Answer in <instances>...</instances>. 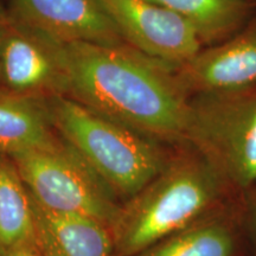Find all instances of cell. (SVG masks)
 Here are the masks:
<instances>
[{"instance_id":"6da1fadb","label":"cell","mask_w":256,"mask_h":256,"mask_svg":"<svg viewBox=\"0 0 256 256\" xmlns=\"http://www.w3.org/2000/svg\"><path fill=\"white\" fill-rule=\"evenodd\" d=\"M55 42L66 96L154 140L186 142L190 95L174 68L128 46Z\"/></svg>"},{"instance_id":"7a4b0ae2","label":"cell","mask_w":256,"mask_h":256,"mask_svg":"<svg viewBox=\"0 0 256 256\" xmlns=\"http://www.w3.org/2000/svg\"><path fill=\"white\" fill-rule=\"evenodd\" d=\"M223 182L200 154L168 162L120 209L110 228L114 250L121 256H134L197 222L215 206Z\"/></svg>"},{"instance_id":"3957f363","label":"cell","mask_w":256,"mask_h":256,"mask_svg":"<svg viewBox=\"0 0 256 256\" xmlns=\"http://www.w3.org/2000/svg\"><path fill=\"white\" fill-rule=\"evenodd\" d=\"M54 128L113 192L132 198L168 160L152 138L108 119L66 95L46 98Z\"/></svg>"},{"instance_id":"277c9868","label":"cell","mask_w":256,"mask_h":256,"mask_svg":"<svg viewBox=\"0 0 256 256\" xmlns=\"http://www.w3.org/2000/svg\"><path fill=\"white\" fill-rule=\"evenodd\" d=\"M186 142L224 182L240 190L256 183V84L190 98Z\"/></svg>"},{"instance_id":"5b68a950","label":"cell","mask_w":256,"mask_h":256,"mask_svg":"<svg viewBox=\"0 0 256 256\" xmlns=\"http://www.w3.org/2000/svg\"><path fill=\"white\" fill-rule=\"evenodd\" d=\"M10 158L30 196L42 206L113 226L120 208L112 200L110 190L66 142L56 139Z\"/></svg>"},{"instance_id":"8992f818","label":"cell","mask_w":256,"mask_h":256,"mask_svg":"<svg viewBox=\"0 0 256 256\" xmlns=\"http://www.w3.org/2000/svg\"><path fill=\"white\" fill-rule=\"evenodd\" d=\"M128 46L178 68L202 50L200 38L185 19L152 0H98Z\"/></svg>"},{"instance_id":"52a82bcc","label":"cell","mask_w":256,"mask_h":256,"mask_svg":"<svg viewBox=\"0 0 256 256\" xmlns=\"http://www.w3.org/2000/svg\"><path fill=\"white\" fill-rule=\"evenodd\" d=\"M2 88L37 98L66 95V80L56 42L8 17L0 55Z\"/></svg>"},{"instance_id":"ba28073f","label":"cell","mask_w":256,"mask_h":256,"mask_svg":"<svg viewBox=\"0 0 256 256\" xmlns=\"http://www.w3.org/2000/svg\"><path fill=\"white\" fill-rule=\"evenodd\" d=\"M12 18L51 40L127 46L98 0H12Z\"/></svg>"},{"instance_id":"9c48e42d","label":"cell","mask_w":256,"mask_h":256,"mask_svg":"<svg viewBox=\"0 0 256 256\" xmlns=\"http://www.w3.org/2000/svg\"><path fill=\"white\" fill-rule=\"evenodd\" d=\"M174 72L188 95L255 86L256 19L228 40L202 49Z\"/></svg>"},{"instance_id":"30bf717a","label":"cell","mask_w":256,"mask_h":256,"mask_svg":"<svg viewBox=\"0 0 256 256\" xmlns=\"http://www.w3.org/2000/svg\"><path fill=\"white\" fill-rule=\"evenodd\" d=\"M31 197V196H30ZM36 249L42 256H112L114 240L100 220L48 210L31 197Z\"/></svg>"},{"instance_id":"8fae6325","label":"cell","mask_w":256,"mask_h":256,"mask_svg":"<svg viewBox=\"0 0 256 256\" xmlns=\"http://www.w3.org/2000/svg\"><path fill=\"white\" fill-rule=\"evenodd\" d=\"M52 127L46 100L0 88V156L49 145L57 139Z\"/></svg>"},{"instance_id":"7c38bea8","label":"cell","mask_w":256,"mask_h":256,"mask_svg":"<svg viewBox=\"0 0 256 256\" xmlns=\"http://www.w3.org/2000/svg\"><path fill=\"white\" fill-rule=\"evenodd\" d=\"M0 252H37L30 194L14 160L6 156H0Z\"/></svg>"},{"instance_id":"4fadbf2b","label":"cell","mask_w":256,"mask_h":256,"mask_svg":"<svg viewBox=\"0 0 256 256\" xmlns=\"http://www.w3.org/2000/svg\"><path fill=\"white\" fill-rule=\"evenodd\" d=\"M236 228L226 218H200L134 256H236Z\"/></svg>"},{"instance_id":"5bb4252c","label":"cell","mask_w":256,"mask_h":256,"mask_svg":"<svg viewBox=\"0 0 256 256\" xmlns=\"http://www.w3.org/2000/svg\"><path fill=\"white\" fill-rule=\"evenodd\" d=\"M171 10L194 28L203 44L220 43L244 25L246 0H152Z\"/></svg>"},{"instance_id":"9a60e30c","label":"cell","mask_w":256,"mask_h":256,"mask_svg":"<svg viewBox=\"0 0 256 256\" xmlns=\"http://www.w3.org/2000/svg\"><path fill=\"white\" fill-rule=\"evenodd\" d=\"M8 17H6V16L0 14V55H2V40H4V34H5L6 24H8ZM0 88H2V75H0Z\"/></svg>"},{"instance_id":"2e32d148","label":"cell","mask_w":256,"mask_h":256,"mask_svg":"<svg viewBox=\"0 0 256 256\" xmlns=\"http://www.w3.org/2000/svg\"><path fill=\"white\" fill-rule=\"evenodd\" d=\"M5 256H42L38 252H14V254H8Z\"/></svg>"},{"instance_id":"e0dca14e","label":"cell","mask_w":256,"mask_h":256,"mask_svg":"<svg viewBox=\"0 0 256 256\" xmlns=\"http://www.w3.org/2000/svg\"><path fill=\"white\" fill-rule=\"evenodd\" d=\"M252 229H254V235H255V238H256V206H254V209H252Z\"/></svg>"}]
</instances>
